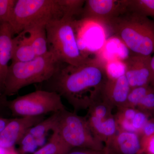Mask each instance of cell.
I'll return each instance as SVG.
<instances>
[{
    "label": "cell",
    "mask_w": 154,
    "mask_h": 154,
    "mask_svg": "<svg viewBox=\"0 0 154 154\" xmlns=\"http://www.w3.org/2000/svg\"><path fill=\"white\" fill-rule=\"evenodd\" d=\"M7 105L14 117L44 116L66 109L60 95L45 90H37L7 101Z\"/></svg>",
    "instance_id": "52a82bcc"
},
{
    "label": "cell",
    "mask_w": 154,
    "mask_h": 154,
    "mask_svg": "<svg viewBox=\"0 0 154 154\" xmlns=\"http://www.w3.org/2000/svg\"><path fill=\"white\" fill-rule=\"evenodd\" d=\"M131 90L125 74L117 78H108L102 91V97L114 107H124Z\"/></svg>",
    "instance_id": "7c38bea8"
},
{
    "label": "cell",
    "mask_w": 154,
    "mask_h": 154,
    "mask_svg": "<svg viewBox=\"0 0 154 154\" xmlns=\"http://www.w3.org/2000/svg\"><path fill=\"white\" fill-rule=\"evenodd\" d=\"M49 141L33 154H66L72 149L61 138L56 131H52Z\"/></svg>",
    "instance_id": "e0dca14e"
},
{
    "label": "cell",
    "mask_w": 154,
    "mask_h": 154,
    "mask_svg": "<svg viewBox=\"0 0 154 154\" xmlns=\"http://www.w3.org/2000/svg\"><path fill=\"white\" fill-rule=\"evenodd\" d=\"M85 117L94 136L102 143H106L118 131L114 115L103 118L87 114Z\"/></svg>",
    "instance_id": "5bb4252c"
},
{
    "label": "cell",
    "mask_w": 154,
    "mask_h": 154,
    "mask_svg": "<svg viewBox=\"0 0 154 154\" xmlns=\"http://www.w3.org/2000/svg\"><path fill=\"white\" fill-rule=\"evenodd\" d=\"M137 109L131 107H122L117 108L114 115L118 131L134 132L132 121Z\"/></svg>",
    "instance_id": "ac0fdd59"
},
{
    "label": "cell",
    "mask_w": 154,
    "mask_h": 154,
    "mask_svg": "<svg viewBox=\"0 0 154 154\" xmlns=\"http://www.w3.org/2000/svg\"><path fill=\"white\" fill-rule=\"evenodd\" d=\"M59 113H53L47 118L44 119L28 131L36 139L43 138L48 133L55 129L58 119Z\"/></svg>",
    "instance_id": "d6986e66"
},
{
    "label": "cell",
    "mask_w": 154,
    "mask_h": 154,
    "mask_svg": "<svg viewBox=\"0 0 154 154\" xmlns=\"http://www.w3.org/2000/svg\"><path fill=\"white\" fill-rule=\"evenodd\" d=\"M108 79L107 69L101 62L90 59L79 66L60 67L48 83L46 91H53L66 99L74 112L88 110L102 97Z\"/></svg>",
    "instance_id": "6da1fadb"
},
{
    "label": "cell",
    "mask_w": 154,
    "mask_h": 154,
    "mask_svg": "<svg viewBox=\"0 0 154 154\" xmlns=\"http://www.w3.org/2000/svg\"><path fill=\"white\" fill-rule=\"evenodd\" d=\"M54 130L72 149L105 150L104 143L96 138L91 132L85 116H80L66 108L59 113L57 124Z\"/></svg>",
    "instance_id": "8992f818"
},
{
    "label": "cell",
    "mask_w": 154,
    "mask_h": 154,
    "mask_svg": "<svg viewBox=\"0 0 154 154\" xmlns=\"http://www.w3.org/2000/svg\"><path fill=\"white\" fill-rule=\"evenodd\" d=\"M66 154H105V150L103 151H97L91 149L85 148H73Z\"/></svg>",
    "instance_id": "f1b7e54d"
},
{
    "label": "cell",
    "mask_w": 154,
    "mask_h": 154,
    "mask_svg": "<svg viewBox=\"0 0 154 154\" xmlns=\"http://www.w3.org/2000/svg\"><path fill=\"white\" fill-rule=\"evenodd\" d=\"M48 51L61 63L79 66L90 58L81 52L77 43L72 17H63L46 25Z\"/></svg>",
    "instance_id": "277c9868"
},
{
    "label": "cell",
    "mask_w": 154,
    "mask_h": 154,
    "mask_svg": "<svg viewBox=\"0 0 154 154\" xmlns=\"http://www.w3.org/2000/svg\"><path fill=\"white\" fill-rule=\"evenodd\" d=\"M7 100L0 96V115L5 113L6 109H8L7 106Z\"/></svg>",
    "instance_id": "f546056e"
},
{
    "label": "cell",
    "mask_w": 154,
    "mask_h": 154,
    "mask_svg": "<svg viewBox=\"0 0 154 154\" xmlns=\"http://www.w3.org/2000/svg\"><path fill=\"white\" fill-rule=\"evenodd\" d=\"M61 63L49 51L28 61L12 62L6 75L4 97L14 96L30 85L47 82L60 69Z\"/></svg>",
    "instance_id": "3957f363"
},
{
    "label": "cell",
    "mask_w": 154,
    "mask_h": 154,
    "mask_svg": "<svg viewBox=\"0 0 154 154\" xmlns=\"http://www.w3.org/2000/svg\"><path fill=\"white\" fill-rule=\"evenodd\" d=\"M85 2V0H59L63 17L72 18L81 15Z\"/></svg>",
    "instance_id": "7402d4cb"
},
{
    "label": "cell",
    "mask_w": 154,
    "mask_h": 154,
    "mask_svg": "<svg viewBox=\"0 0 154 154\" xmlns=\"http://www.w3.org/2000/svg\"><path fill=\"white\" fill-rule=\"evenodd\" d=\"M125 8L124 0H86L81 15L84 20L107 25Z\"/></svg>",
    "instance_id": "9c48e42d"
},
{
    "label": "cell",
    "mask_w": 154,
    "mask_h": 154,
    "mask_svg": "<svg viewBox=\"0 0 154 154\" xmlns=\"http://www.w3.org/2000/svg\"><path fill=\"white\" fill-rule=\"evenodd\" d=\"M44 119L45 116L11 118L0 133V146L5 149L15 148L31 128Z\"/></svg>",
    "instance_id": "30bf717a"
},
{
    "label": "cell",
    "mask_w": 154,
    "mask_h": 154,
    "mask_svg": "<svg viewBox=\"0 0 154 154\" xmlns=\"http://www.w3.org/2000/svg\"><path fill=\"white\" fill-rule=\"evenodd\" d=\"M22 152H35L38 145L36 139L27 132L19 143Z\"/></svg>",
    "instance_id": "d4e9b609"
},
{
    "label": "cell",
    "mask_w": 154,
    "mask_h": 154,
    "mask_svg": "<svg viewBox=\"0 0 154 154\" xmlns=\"http://www.w3.org/2000/svg\"><path fill=\"white\" fill-rule=\"evenodd\" d=\"M137 110L150 115L154 110V91L148 93L137 107Z\"/></svg>",
    "instance_id": "cb8c5ba5"
},
{
    "label": "cell",
    "mask_w": 154,
    "mask_h": 154,
    "mask_svg": "<svg viewBox=\"0 0 154 154\" xmlns=\"http://www.w3.org/2000/svg\"><path fill=\"white\" fill-rule=\"evenodd\" d=\"M152 91H154V90L150 85L131 89L124 107L136 108L141 99Z\"/></svg>",
    "instance_id": "44dd1931"
},
{
    "label": "cell",
    "mask_w": 154,
    "mask_h": 154,
    "mask_svg": "<svg viewBox=\"0 0 154 154\" xmlns=\"http://www.w3.org/2000/svg\"><path fill=\"white\" fill-rule=\"evenodd\" d=\"M105 154H107V152H106V151H105Z\"/></svg>",
    "instance_id": "8d00e7d4"
},
{
    "label": "cell",
    "mask_w": 154,
    "mask_h": 154,
    "mask_svg": "<svg viewBox=\"0 0 154 154\" xmlns=\"http://www.w3.org/2000/svg\"><path fill=\"white\" fill-rule=\"evenodd\" d=\"M8 149H5L0 146V154H6L8 151Z\"/></svg>",
    "instance_id": "836d02e7"
},
{
    "label": "cell",
    "mask_w": 154,
    "mask_h": 154,
    "mask_svg": "<svg viewBox=\"0 0 154 154\" xmlns=\"http://www.w3.org/2000/svg\"><path fill=\"white\" fill-rule=\"evenodd\" d=\"M105 146L107 154H143L141 137L136 133L117 131Z\"/></svg>",
    "instance_id": "8fae6325"
},
{
    "label": "cell",
    "mask_w": 154,
    "mask_h": 154,
    "mask_svg": "<svg viewBox=\"0 0 154 154\" xmlns=\"http://www.w3.org/2000/svg\"><path fill=\"white\" fill-rule=\"evenodd\" d=\"M154 134V118L149 119L145 125L141 134L142 138L151 136Z\"/></svg>",
    "instance_id": "83f0119b"
},
{
    "label": "cell",
    "mask_w": 154,
    "mask_h": 154,
    "mask_svg": "<svg viewBox=\"0 0 154 154\" xmlns=\"http://www.w3.org/2000/svg\"><path fill=\"white\" fill-rule=\"evenodd\" d=\"M153 116H154L153 118H154V110L153 112Z\"/></svg>",
    "instance_id": "d590c367"
},
{
    "label": "cell",
    "mask_w": 154,
    "mask_h": 154,
    "mask_svg": "<svg viewBox=\"0 0 154 154\" xmlns=\"http://www.w3.org/2000/svg\"><path fill=\"white\" fill-rule=\"evenodd\" d=\"M149 114L137 110L132 121V126L136 133L141 135L145 125L149 120Z\"/></svg>",
    "instance_id": "484cf974"
},
{
    "label": "cell",
    "mask_w": 154,
    "mask_h": 154,
    "mask_svg": "<svg viewBox=\"0 0 154 154\" xmlns=\"http://www.w3.org/2000/svg\"><path fill=\"white\" fill-rule=\"evenodd\" d=\"M36 57L35 51L28 33L23 31L14 37L12 62L28 61Z\"/></svg>",
    "instance_id": "9a60e30c"
},
{
    "label": "cell",
    "mask_w": 154,
    "mask_h": 154,
    "mask_svg": "<svg viewBox=\"0 0 154 154\" xmlns=\"http://www.w3.org/2000/svg\"><path fill=\"white\" fill-rule=\"evenodd\" d=\"M151 66L152 72L153 75L154 79L153 80V81L154 80V56L152 57L151 60Z\"/></svg>",
    "instance_id": "d6a6232c"
},
{
    "label": "cell",
    "mask_w": 154,
    "mask_h": 154,
    "mask_svg": "<svg viewBox=\"0 0 154 154\" xmlns=\"http://www.w3.org/2000/svg\"><path fill=\"white\" fill-rule=\"evenodd\" d=\"M151 58L152 56L132 53L123 60L125 75L131 89L149 85L152 82Z\"/></svg>",
    "instance_id": "ba28073f"
},
{
    "label": "cell",
    "mask_w": 154,
    "mask_h": 154,
    "mask_svg": "<svg viewBox=\"0 0 154 154\" xmlns=\"http://www.w3.org/2000/svg\"><path fill=\"white\" fill-rule=\"evenodd\" d=\"M107 25L132 53H154V20L125 8Z\"/></svg>",
    "instance_id": "7a4b0ae2"
},
{
    "label": "cell",
    "mask_w": 154,
    "mask_h": 154,
    "mask_svg": "<svg viewBox=\"0 0 154 154\" xmlns=\"http://www.w3.org/2000/svg\"><path fill=\"white\" fill-rule=\"evenodd\" d=\"M143 154H154V134L144 138H141Z\"/></svg>",
    "instance_id": "4316f807"
},
{
    "label": "cell",
    "mask_w": 154,
    "mask_h": 154,
    "mask_svg": "<svg viewBox=\"0 0 154 154\" xmlns=\"http://www.w3.org/2000/svg\"><path fill=\"white\" fill-rule=\"evenodd\" d=\"M124 3L127 10L154 19V0H124Z\"/></svg>",
    "instance_id": "ffe728a7"
},
{
    "label": "cell",
    "mask_w": 154,
    "mask_h": 154,
    "mask_svg": "<svg viewBox=\"0 0 154 154\" xmlns=\"http://www.w3.org/2000/svg\"><path fill=\"white\" fill-rule=\"evenodd\" d=\"M46 25L38 24L24 31L29 35L36 57L45 55L48 52Z\"/></svg>",
    "instance_id": "2e32d148"
},
{
    "label": "cell",
    "mask_w": 154,
    "mask_h": 154,
    "mask_svg": "<svg viewBox=\"0 0 154 154\" xmlns=\"http://www.w3.org/2000/svg\"><path fill=\"white\" fill-rule=\"evenodd\" d=\"M14 35L8 23L0 26V96L5 99L4 87L9 63L12 59Z\"/></svg>",
    "instance_id": "4fadbf2b"
},
{
    "label": "cell",
    "mask_w": 154,
    "mask_h": 154,
    "mask_svg": "<svg viewBox=\"0 0 154 154\" xmlns=\"http://www.w3.org/2000/svg\"><path fill=\"white\" fill-rule=\"evenodd\" d=\"M11 118H7L4 117H0V133L2 131L5 127L10 121Z\"/></svg>",
    "instance_id": "4dcf8cb0"
},
{
    "label": "cell",
    "mask_w": 154,
    "mask_h": 154,
    "mask_svg": "<svg viewBox=\"0 0 154 154\" xmlns=\"http://www.w3.org/2000/svg\"><path fill=\"white\" fill-rule=\"evenodd\" d=\"M6 154H21L17 150L15 149V148H13L8 149L7 153Z\"/></svg>",
    "instance_id": "1f68e13d"
},
{
    "label": "cell",
    "mask_w": 154,
    "mask_h": 154,
    "mask_svg": "<svg viewBox=\"0 0 154 154\" xmlns=\"http://www.w3.org/2000/svg\"><path fill=\"white\" fill-rule=\"evenodd\" d=\"M63 17L59 0H17L9 24L14 35Z\"/></svg>",
    "instance_id": "5b68a950"
},
{
    "label": "cell",
    "mask_w": 154,
    "mask_h": 154,
    "mask_svg": "<svg viewBox=\"0 0 154 154\" xmlns=\"http://www.w3.org/2000/svg\"><path fill=\"white\" fill-rule=\"evenodd\" d=\"M17 0H0V26L8 23Z\"/></svg>",
    "instance_id": "603a6c76"
},
{
    "label": "cell",
    "mask_w": 154,
    "mask_h": 154,
    "mask_svg": "<svg viewBox=\"0 0 154 154\" xmlns=\"http://www.w3.org/2000/svg\"><path fill=\"white\" fill-rule=\"evenodd\" d=\"M150 85L152 87L154 90V80L152 82V83H151V84Z\"/></svg>",
    "instance_id": "e575fe53"
}]
</instances>
